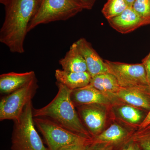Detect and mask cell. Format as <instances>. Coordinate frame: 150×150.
<instances>
[{
  "label": "cell",
  "instance_id": "cell-9",
  "mask_svg": "<svg viewBox=\"0 0 150 150\" xmlns=\"http://www.w3.org/2000/svg\"><path fill=\"white\" fill-rule=\"evenodd\" d=\"M111 119L120 122L135 131L138 130L148 112L138 108L122 102L110 107Z\"/></svg>",
  "mask_w": 150,
  "mask_h": 150
},
{
  "label": "cell",
  "instance_id": "cell-16",
  "mask_svg": "<svg viewBox=\"0 0 150 150\" xmlns=\"http://www.w3.org/2000/svg\"><path fill=\"white\" fill-rule=\"evenodd\" d=\"M89 85L106 96L113 104L119 103L116 94L121 87L112 74L106 73L94 76L92 77Z\"/></svg>",
  "mask_w": 150,
  "mask_h": 150
},
{
  "label": "cell",
  "instance_id": "cell-21",
  "mask_svg": "<svg viewBox=\"0 0 150 150\" xmlns=\"http://www.w3.org/2000/svg\"><path fill=\"white\" fill-rule=\"evenodd\" d=\"M132 7L141 17L150 24V0H135Z\"/></svg>",
  "mask_w": 150,
  "mask_h": 150
},
{
  "label": "cell",
  "instance_id": "cell-26",
  "mask_svg": "<svg viewBox=\"0 0 150 150\" xmlns=\"http://www.w3.org/2000/svg\"><path fill=\"white\" fill-rule=\"evenodd\" d=\"M122 150H141L138 145L131 139L124 146Z\"/></svg>",
  "mask_w": 150,
  "mask_h": 150
},
{
  "label": "cell",
  "instance_id": "cell-17",
  "mask_svg": "<svg viewBox=\"0 0 150 150\" xmlns=\"http://www.w3.org/2000/svg\"><path fill=\"white\" fill-rule=\"evenodd\" d=\"M55 76L57 83L71 91L88 85L92 78L88 71L71 72L59 69L55 71Z\"/></svg>",
  "mask_w": 150,
  "mask_h": 150
},
{
  "label": "cell",
  "instance_id": "cell-4",
  "mask_svg": "<svg viewBox=\"0 0 150 150\" xmlns=\"http://www.w3.org/2000/svg\"><path fill=\"white\" fill-rule=\"evenodd\" d=\"M83 8L74 0H40L28 26V32L40 24L66 21Z\"/></svg>",
  "mask_w": 150,
  "mask_h": 150
},
{
  "label": "cell",
  "instance_id": "cell-2",
  "mask_svg": "<svg viewBox=\"0 0 150 150\" xmlns=\"http://www.w3.org/2000/svg\"><path fill=\"white\" fill-rule=\"evenodd\" d=\"M56 84L58 91L56 96L46 106L33 108V117L47 118L75 134L92 139L71 100L72 91L62 84L56 82Z\"/></svg>",
  "mask_w": 150,
  "mask_h": 150
},
{
  "label": "cell",
  "instance_id": "cell-27",
  "mask_svg": "<svg viewBox=\"0 0 150 150\" xmlns=\"http://www.w3.org/2000/svg\"><path fill=\"white\" fill-rule=\"evenodd\" d=\"M150 125V110L148 112L146 118L138 129H144Z\"/></svg>",
  "mask_w": 150,
  "mask_h": 150
},
{
  "label": "cell",
  "instance_id": "cell-23",
  "mask_svg": "<svg viewBox=\"0 0 150 150\" xmlns=\"http://www.w3.org/2000/svg\"><path fill=\"white\" fill-rule=\"evenodd\" d=\"M82 7L83 9L91 10L96 0H74Z\"/></svg>",
  "mask_w": 150,
  "mask_h": 150
},
{
  "label": "cell",
  "instance_id": "cell-22",
  "mask_svg": "<svg viewBox=\"0 0 150 150\" xmlns=\"http://www.w3.org/2000/svg\"><path fill=\"white\" fill-rule=\"evenodd\" d=\"M123 147L105 143H94L91 141L86 146V150H122Z\"/></svg>",
  "mask_w": 150,
  "mask_h": 150
},
{
  "label": "cell",
  "instance_id": "cell-11",
  "mask_svg": "<svg viewBox=\"0 0 150 150\" xmlns=\"http://www.w3.org/2000/svg\"><path fill=\"white\" fill-rule=\"evenodd\" d=\"M76 43L85 59L87 71L92 77L100 74L109 73L105 60L103 61L97 53L91 43L83 38L77 40Z\"/></svg>",
  "mask_w": 150,
  "mask_h": 150
},
{
  "label": "cell",
  "instance_id": "cell-24",
  "mask_svg": "<svg viewBox=\"0 0 150 150\" xmlns=\"http://www.w3.org/2000/svg\"><path fill=\"white\" fill-rule=\"evenodd\" d=\"M142 63L145 67L148 83L150 86V52L147 56L142 60Z\"/></svg>",
  "mask_w": 150,
  "mask_h": 150
},
{
  "label": "cell",
  "instance_id": "cell-20",
  "mask_svg": "<svg viewBox=\"0 0 150 150\" xmlns=\"http://www.w3.org/2000/svg\"><path fill=\"white\" fill-rule=\"evenodd\" d=\"M131 139L137 143L141 150H150V125L135 131Z\"/></svg>",
  "mask_w": 150,
  "mask_h": 150
},
{
  "label": "cell",
  "instance_id": "cell-29",
  "mask_svg": "<svg viewBox=\"0 0 150 150\" xmlns=\"http://www.w3.org/2000/svg\"><path fill=\"white\" fill-rule=\"evenodd\" d=\"M8 1V0H0V3L4 5V6H5Z\"/></svg>",
  "mask_w": 150,
  "mask_h": 150
},
{
  "label": "cell",
  "instance_id": "cell-12",
  "mask_svg": "<svg viewBox=\"0 0 150 150\" xmlns=\"http://www.w3.org/2000/svg\"><path fill=\"white\" fill-rule=\"evenodd\" d=\"M108 21L113 29L122 34L129 33L141 26L149 25L132 7L128 6L119 15Z\"/></svg>",
  "mask_w": 150,
  "mask_h": 150
},
{
  "label": "cell",
  "instance_id": "cell-7",
  "mask_svg": "<svg viewBox=\"0 0 150 150\" xmlns=\"http://www.w3.org/2000/svg\"><path fill=\"white\" fill-rule=\"evenodd\" d=\"M109 70L118 81L121 88H136L150 93L146 74L143 63L129 64L105 60Z\"/></svg>",
  "mask_w": 150,
  "mask_h": 150
},
{
  "label": "cell",
  "instance_id": "cell-10",
  "mask_svg": "<svg viewBox=\"0 0 150 150\" xmlns=\"http://www.w3.org/2000/svg\"><path fill=\"white\" fill-rule=\"evenodd\" d=\"M135 131L112 119L109 126L101 134L92 138L91 141L94 143H105L123 147L131 139Z\"/></svg>",
  "mask_w": 150,
  "mask_h": 150
},
{
  "label": "cell",
  "instance_id": "cell-8",
  "mask_svg": "<svg viewBox=\"0 0 150 150\" xmlns=\"http://www.w3.org/2000/svg\"><path fill=\"white\" fill-rule=\"evenodd\" d=\"M110 107L92 104L76 107L81 121L92 138L101 134L110 125L112 121Z\"/></svg>",
  "mask_w": 150,
  "mask_h": 150
},
{
  "label": "cell",
  "instance_id": "cell-28",
  "mask_svg": "<svg viewBox=\"0 0 150 150\" xmlns=\"http://www.w3.org/2000/svg\"><path fill=\"white\" fill-rule=\"evenodd\" d=\"M127 5L129 7H132L135 0H125Z\"/></svg>",
  "mask_w": 150,
  "mask_h": 150
},
{
  "label": "cell",
  "instance_id": "cell-13",
  "mask_svg": "<svg viewBox=\"0 0 150 150\" xmlns=\"http://www.w3.org/2000/svg\"><path fill=\"white\" fill-rule=\"evenodd\" d=\"M71 98L76 107L79 105L101 104L111 106L112 100L105 95L90 85L72 91Z\"/></svg>",
  "mask_w": 150,
  "mask_h": 150
},
{
  "label": "cell",
  "instance_id": "cell-1",
  "mask_svg": "<svg viewBox=\"0 0 150 150\" xmlns=\"http://www.w3.org/2000/svg\"><path fill=\"white\" fill-rule=\"evenodd\" d=\"M40 0H8L0 29V42L12 53L24 52V43L28 26Z\"/></svg>",
  "mask_w": 150,
  "mask_h": 150
},
{
  "label": "cell",
  "instance_id": "cell-5",
  "mask_svg": "<svg viewBox=\"0 0 150 150\" xmlns=\"http://www.w3.org/2000/svg\"><path fill=\"white\" fill-rule=\"evenodd\" d=\"M34 121L43 135L48 150H59L69 145L87 144L91 140L75 134L47 118H34Z\"/></svg>",
  "mask_w": 150,
  "mask_h": 150
},
{
  "label": "cell",
  "instance_id": "cell-25",
  "mask_svg": "<svg viewBox=\"0 0 150 150\" xmlns=\"http://www.w3.org/2000/svg\"><path fill=\"white\" fill-rule=\"evenodd\" d=\"M88 144L68 145L63 147L59 150H86V146Z\"/></svg>",
  "mask_w": 150,
  "mask_h": 150
},
{
  "label": "cell",
  "instance_id": "cell-6",
  "mask_svg": "<svg viewBox=\"0 0 150 150\" xmlns=\"http://www.w3.org/2000/svg\"><path fill=\"white\" fill-rule=\"evenodd\" d=\"M36 76L20 88L6 95L0 102V121H16L24 107L35 96L38 88Z\"/></svg>",
  "mask_w": 150,
  "mask_h": 150
},
{
  "label": "cell",
  "instance_id": "cell-18",
  "mask_svg": "<svg viewBox=\"0 0 150 150\" xmlns=\"http://www.w3.org/2000/svg\"><path fill=\"white\" fill-rule=\"evenodd\" d=\"M62 69L71 72L87 71L85 59L81 54L76 42L70 46L64 58L59 61Z\"/></svg>",
  "mask_w": 150,
  "mask_h": 150
},
{
  "label": "cell",
  "instance_id": "cell-14",
  "mask_svg": "<svg viewBox=\"0 0 150 150\" xmlns=\"http://www.w3.org/2000/svg\"><path fill=\"white\" fill-rule=\"evenodd\" d=\"M35 76L33 71L2 74L0 75V92L6 95L11 93L25 85Z\"/></svg>",
  "mask_w": 150,
  "mask_h": 150
},
{
  "label": "cell",
  "instance_id": "cell-3",
  "mask_svg": "<svg viewBox=\"0 0 150 150\" xmlns=\"http://www.w3.org/2000/svg\"><path fill=\"white\" fill-rule=\"evenodd\" d=\"M32 100L26 104L19 118L14 121L12 150H48L35 129Z\"/></svg>",
  "mask_w": 150,
  "mask_h": 150
},
{
  "label": "cell",
  "instance_id": "cell-15",
  "mask_svg": "<svg viewBox=\"0 0 150 150\" xmlns=\"http://www.w3.org/2000/svg\"><path fill=\"white\" fill-rule=\"evenodd\" d=\"M118 102L138 108L146 111L150 110V93L136 88H121L116 94Z\"/></svg>",
  "mask_w": 150,
  "mask_h": 150
},
{
  "label": "cell",
  "instance_id": "cell-19",
  "mask_svg": "<svg viewBox=\"0 0 150 150\" xmlns=\"http://www.w3.org/2000/svg\"><path fill=\"white\" fill-rule=\"evenodd\" d=\"M128 6L125 0H108L102 9V13L108 20L118 16Z\"/></svg>",
  "mask_w": 150,
  "mask_h": 150
}]
</instances>
